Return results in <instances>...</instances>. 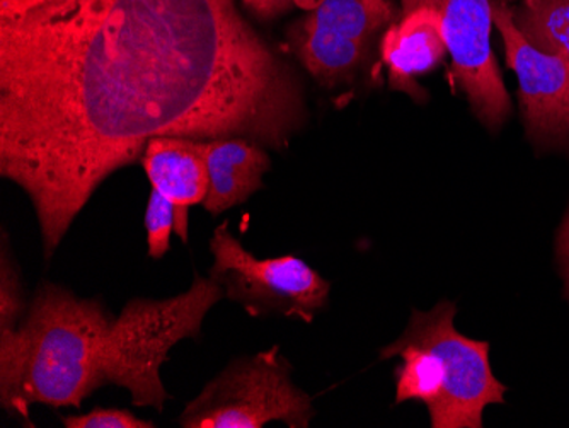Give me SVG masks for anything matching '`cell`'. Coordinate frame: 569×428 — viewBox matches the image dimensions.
<instances>
[{"label": "cell", "mask_w": 569, "mask_h": 428, "mask_svg": "<svg viewBox=\"0 0 569 428\" xmlns=\"http://www.w3.org/2000/svg\"><path fill=\"white\" fill-rule=\"evenodd\" d=\"M303 118L296 72L236 0H56L0 21V172L33 201L47 258L150 140L283 149Z\"/></svg>", "instance_id": "1"}, {"label": "cell", "mask_w": 569, "mask_h": 428, "mask_svg": "<svg viewBox=\"0 0 569 428\" xmlns=\"http://www.w3.org/2000/svg\"><path fill=\"white\" fill-rule=\"evenodd\" d=\"M113 319L98 300L43 283L14 334L0 335V405L30 425L33 405L81 407L107 385Z\"/></svg>", "instance_id": "2"}, {"label": "cell", "mask_w": 569, "mask_h": 428, "mask_svg": "<svg viewBox=\"0 0 569 428\" xmlns=\"http://www.w3.org/2000/svg\"><path fill=\"white\" fill-rule=\"evenodd\" d=\"M457 306L442 300L430 311H412L405 334L380 351L399 357L396 402L421 401L433 428H481L489 405H503L507 386L498 381L488 341L456 328Z\"/></svg>", "instance_id": "3"}, {"label": "cell", "mask_w": 569, "mask_h": 428, "mask_svg": "<svg viewBox=\"0 0 569 428\" xmlns=\"http://www.w3.org/2000/svg\"><path fill=\"white\" fill-rule=\"evenodd\" d=\"M223 287L197 275L187 292L164 300L133 299L113 319L107 344V385L132 395L136 407L164 410L171 396L161 381L169 350L184 338H197L204 316L222 299Z\"/></svg>", "instance_id": "4"}, {"label": "cell", "mask_w": 569, "mask_h": 428, "mask_svg": "<svg viewBox=\"0 0 569 428\" xmlns=\"http://www.w3.org/2000/svg\"><path fill=\"white\" fill-rule=\"evenodd\" d=\"M315 417L312 399L290 379L278 347L230 362L179 417L184 428H261L283 421L307 428Z\"/></svg>", "instance_id": "5"}, {"label": "cell", "mask_w": 569, "mask_h": 428, "mask_svg": "<svg viewBox=\"0 0 569 428\" xmlns=\"http://www.w3.org/2000/svg\"><path fill=\"white\" fill-rule=\"evenodd\" d=\"M210 251V277L251 316L280 315L310 322L328 302L331 286L315 268L297 257L256 258L227 222L213 231Z\"/></svg>", "instance_id": "6"}, {"label": "cell", "mask_w": 569, "mask_h": 428, "mask_svg": "<svg viewBox=\"0 0 569 428\" xmlns=\"http://www.w3.org/2000/svg\"><path fill=\"white\" fill-rule=\"evenodd\" d=\"M418 6L440 12L457 84L486 129H500L510 117L511 99L491 47V0H402V12Z\"/></svg>", "instance_id": "7"}, {"label": "cell", "mask_w": 569, "mask_h": 428, "mask_svg": "<svg viewBox=\"0 0 569 428\" xmlns=\"http://www.w3.org/2000/svg\"><path fill=\"white\" fill-rule=\"evenodd\" d=\"M391 0H322L293 37L302 66L322 86L350 79L377 31L391 24Z\"/></svg>", "instance_id": "8"}, {"label": "cell", "mask_w": 569, "mask_h": 428, "mask_svg": "<svg viewBox=\"0 0 569 428\" xmlns=\"http://www.w3.org/2000/svg\"><path fill=\"white\" fill-rule=\"evenodd\" d=\"M495 27L505 59L519 79V99L527 137L537 146H569V59L533 47L515 22L513 11L491 0Z\"/></svg>", "instance_id": "9"}, {"label": "cell", "mask_w": 569, "mask_h": 428, "mask_svg": "<svg viewBox=\"0 0 569 428\" xmlns=\"http://www.w3.org/2000/svg\"><path fill=\"white\" fill-rule=\"evenodd\" d=\"M142 166L152 190L176 207L174 231L188 241V210L209 193L207 142L188 137H159L147 143Z\"/></svg>", "instance_id": "10"}, {"label": "cell", "mask_w": 569, "mask_h": 428, "mask_svg": "<svg viewBox=\"0 0 569 428\" xmlns=\"http://www.w3.org/2000/svg\"><path fill=\"white\" fill-rule=\"evenodd\" d=\"M380 52L389 69L391 88L421 98L423 91L418 88V76L433 70L447 52L440 12L430 6L406 11L401 21L383 34Z\"/></svg>", "instance_id": "11"}, {"label": "cell", "mask_w": 569, "mask_h": 428, "mask_svg": "<svg viewBox=\"0 0 569 428\" xmlns=\"http://www.w3.org/2000/svg\"><path fill=\"white\" fill-rule=\"evenodd\" d=\"M207 166L210 183L203 206L219 216L263 187L271 161L260 143L242 137H223L207 142Z\"/></svg>", "instance_id": "12"}, {"label": "cell", "mask_w": 569, "mask_h": 428, "mask_svg": "<svg viewBox=\"0 0 569 428\" xmlns=\"http://www.w3.org/2000/svg\"><path fill=\"white\" fill-rule=\"evenodd\" d=\"M513 18L533 47L569 59V0H526Z\"/></svg>", "instance_id": "13"}, {"label": "cell", "mask_w": 569, "mask_h": 428, "mask_svg": "<svg viewBox=\"0 0 569 428\" xmlns=\"http://www.w3.org/2000/svg\"><path fill=\"white\" fill-rule=\"evenodd\" d=\"M26 300L14 261L9 260L8 246L2 245L0 261V335L14 334L24 319Z\"/></svg>", "instance_id": "14"}, {"label": "cell", "mask_w": 569, "mask_h": 428, "mask_svg": "<svg viewBox=\"0 0 569 428\" xmlns=\"http://www.w3.org/2000/svg\"><path fill=\"white\" fill-rule=\"evenodd\" d=\"M174 223L176 207L159 191L152 190L147 203L146 231L147 249L153 260H161L168 253Z\"/></svg>", "instance_id": "15"}, {"label": "cell", "mask_w": 569, "mask_h": 428, "mask_svg": "<svg viewBox=\"0 0 569 428\" xmlns=\"http://www.w3.org/2000/svg\"><path fill=\"white\" fill-rule=\"evenodd\" d=\"M66 428H153L152 421L120 408H96L91 414L63 417Z\"/></svg>", "instance_id": "16"}, {"label": "cell", "mask_w": 569, "mask_h": 428, "mask_svg": "<svg viewBox=\"0 0 569 428\" xmlns=\"http://www.w3.org/2000/svg\"><path fill=\"white\" fill-rule=\"evenodd\" d=\"M322 0H242V4L261 19H271L292 8L315 11Z\"/></svg>", "instance_id": "17"}, {"label": "cell", "mask_w": 569, "mask_h": 428, "mask_svg": "<svg viewBox=\"0 0 569 428\" xmlns=\"http://www.w3.org/2000/svg\"><path fill=\"white\" fill-rule=\"evenodd\" d=\"M556 263L562 280V293L569 302V207L556 232Z\"/></svg>", "instance_id": "18"}, {"label": "cell", "mask_w": 569, "mask_h": 428, "mask_svg": "<svg viewBox=\"0 0 569 428\" xmlns=\"http://www.w3.org/2000/svg\"><path fill=\"white\" fill-rule=\"evenodd\" d=\"M56 2V0H0V21L22 18L34 9Z\"/></svg>", "instance_id": "19"}]
</instances>
